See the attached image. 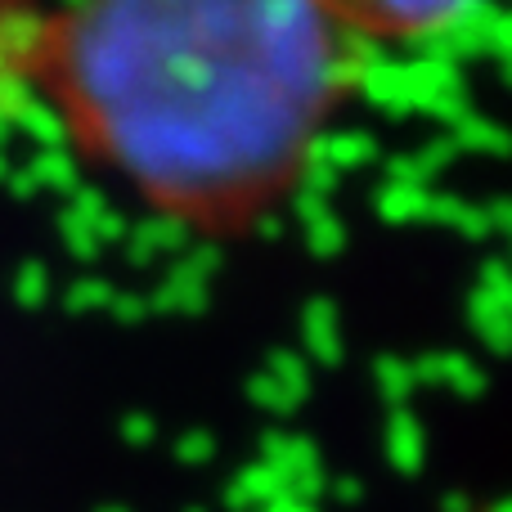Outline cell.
<instances>
[{
	"mask_svg": "<svg viewBox=\"0 0 512 512\" xmlns=\"http://www.w3.org/2000/svg\"><path fill=\"white\" fill-rule=\"evenodd\" d=\"M373 63L333 0L32 5L23 99L149 221L243 243L301 198Z\"/></svg>",
	"mask_w": 512,
	"mask_h": 512,
	"instance_id": "6da1fadb",
	"label": "cell"
},
{
	"mask_svg": "<svg viewBox=\"0 0 512 512\" xmlns=\"http://www.w3.org/2000/svg\"><path fill=\"white\" fill-rule=\"evenodd\" d=\"M333 9L373 59L400 50H441V45L468 36V27H481L490 18V9L463 5V0H441V5H382V0L346 5V0H333Z\"/></svg>",
	"mask_w": 512,
	"mask_h": 512,
	"instance_id": "7a4b0ae2",
	"label": "cell"
},
{
	"mask_svg": "<svg viewBox=\"0 0 512 512\" xmlns=\"http://www.w3.org/2000/svg\"><path fill=\"white\" fill-rule=\"evenodd\" d=\"M472 512H512L508 504H495V508H472Z\"/></svg>",
	"mask_w": 512,
	"mask_h": 512,
	"instance_id": "3957f363",
	"label": "cell"
}]
</instances>
